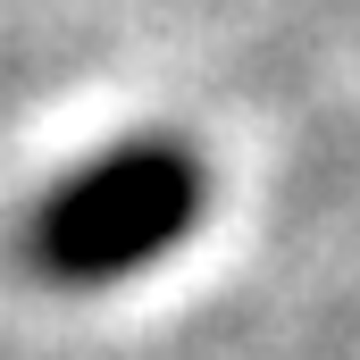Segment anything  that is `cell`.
Here are the masks:
<instances>
[{
    "label": "cell",
    "mask_w": 360,
    "mask_h": 360,
    "mask_svg": "<svg viewBox=\"0 0 360 360\" xmlns=\"http://www.w3.org/2000/svg\"><path fill=\"white\" fill-rule=\"evenodd\" d=\"M210 201V168L184 151L176 134H143L101 151L84 176H68L42 218H34V260L59 285H117L176 252Z\"/></svg>",
    "instance_id": "cell-1"
}]
</instances>
